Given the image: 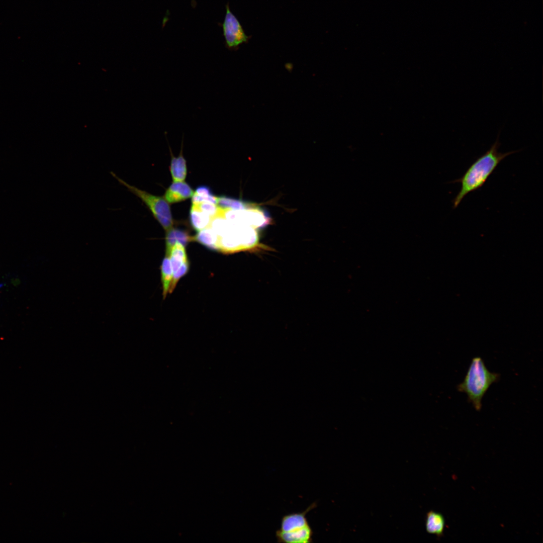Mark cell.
Returning <instances> with one entry per match:
<instances>
[{"label":"cell","mask_w":543,"mask_h":543,"mask_svg":"<svg viewBox=\"0 0 543 543\" xmlns=\"http://www.w3.org/2000/svg\"><path fill=\"white\" fill-rule=\"evenodd\" d=\"M499 137V134L489 149L478 157L461 178L452 182L461 184L459 192L452 201L453 208H456L469 193L481 188L505 157L519 151L518 150L504 153L499 152L500 146Z\"/></svg>","instance_id":"1"},{"label":"cell","mask_w":543,"mask_h":543,"mask_svg":"<svg viewBox=\"0 0 543 543\" xmlns=\"http://www.w3.org/2000/svg\"><path fill=\"white\" fill-rule=\"evenodd\" d=\"M500 377L499 374L491 372L487 369L481 357L476 356L472 359L463 381L457 386V390L466 394L476 410L480 411L484 396Z\"/></svg>","instance_id":"2"},{"label":"cell","mask_w":543,"mask_h":543,"mask_svg":"<svg viewBox=\"0 0 543 543\" xmlns=\"http://www.w3.org/2000/svg\"><path fill=\"white\" fill-rule=\"evenodd\" d=\"M111 175L127 190L139 198L147 207L154 217L166 231L172 227L173 224L170 206L164 198L152 195L145 191L132 186L118 176L114 172Z\"/></svg>","instance_id":"3"},{"label":"cell","mask_w":543,"mask_h":543,"mask_svg":"<svg viewBox=\"0 0 543 543\" xmlns=\"http://www.w3.org/2000/svg\"><path fill=\"white\" fill-rule=\"evenodd\" d=\"M223 35L226 46L229 48H235L246 42L249 37L236 16L232 13L228 5L226 6V14L222 24Z\"/></svg>","instance_id":"4"},{"label":"cell","mask_w":543,"mask_h":543,"mask_svg":"<svg viewBox=\"0 0 543 543\" xmlns=\"http://www.w3.org/2000/svg\"><path fill=\"white\" fill-rule=\"evenodd\" d=\"M316 506V503H313L302 512L293 513L284 516L279 530L286 532H292L300 530L309 525L306 514Z\"/></svg>","instance_id":"5"},{"label":"cell","mask_w":543,"mask_h":543,"mask_svg":"<svg viewBox=\"0 0 543 543\" xmlns=\"http://www.w3.org/2000/svg\"><path fill=\"white\" fill-rule=\"evenodd\" d=\"M194 192L187 183L173 182L165 191L164 198L168 203H177L192 197Z\"/></svg>","instance_id":"6"},{"label":"cell","mask_w":543,"mask_h":543,"mask_svg":"<svg viewBox=\"0 0 543 543\" xmlns=\"http://www.w3.org/2000/svg\"><path fill=\"white\" fill-rule=\"evenodd\" d=\"M313 530L310 525L292 532H283L278 529L276 536L279 542L310 543L312 542Z\"/></svg>","instance_id":"7"},{"label":"cell","mask_w":543,"mask_h":543,"mask_svg":"<svg viewBox=\"0 0 543 543\" xmlns=\"http://www.w3.org/2000/svg\"><path fill=\"white\" fill-rule=\"evenodd\" d=\"M425 529L426 531L438 537L441 536L445 527V520L443 516L440 513L432 510L428 512L425 518Z\"/></svg>","instance_id":"8"},{"label":"cell","mask_w":543,"mask_h":543,"mask_svg":"<svg viewBox=\"0 0 543 543\" xmlns=\"http://www.w3.org/2000/svg\"><path fill=\"white\" fill-rule=\"evenodd\" d=\"M169 168L173 182H182L185 179L187 168L186 159L182 153V147L177 157L172 155Z\"/></svg>","instance_id":"9"},{"label":"cell","mask_w":543,"mask_h":543,"mask_svg":"<svg viewBox=\"0 0 543 543\" xmlns=\"http://www.w3.org/2000/svg\"><path fill=\"white\" fill-rule=\"evenodd\" d=\"M166 232L165 237L166 254H168L170 248L175 242H179L185 246L190 241L194 240L193 237L190 236L189 233L182 229L172 228V227Z\"/></svg>","instance_id":"10"},{"label":"cell","mask_w":543,"mask_h":543,"mask_svg":"<svg viewBox=\"0 0 543 543\" xmlns=\"http://www.w3.org/2000/svg\"><path fill=\"white\" fill-rule=\"evenodd\" d=\"M212 218L207 214L200 210L194 203L190 211V221L193 228L199 231L209 226Z\"/></svg>","instance_id":"11"},{"label":"cell","mask_w":543,"mask_h":543,"mask_svg":"<svg viewBox=\"0 0 543 543\" xmlns=\"http://www.w3.org/2000/svg\"><path fill=\"white\" fill-rule=\"evenodd\" d=\"M193 239L209 248L218 250V236L210 226L199 231Z\"/></svg>","instance_id":"12"},{"label":"cell","mask_w":543,"mask_h":543,"mask_svg":"<svg viewBox=\"0 0 543 543\" xmlns=\"http://www.w3.org/2000/svg\"><path fill=\"white\" fill-rule=\"evenodd\" d=\"M168 255L172 273L176 270L184 262L188 260L185 246L179 242H175L170 248Z\"/></svg>","instance_id":"13"},{"label":"cell","mask_w":543,"mask_h":543,"mask_svg":"<svg viewBox=\"0 0 543 543\" xmlns=\"http://www.w3.org/2000/svg\"><path fill=\"white\" fill-rule=\"evenodd\" d=\"M161 282L163 288V297L164 299L168 292L172 277V270L168 254H165L161 266Z\"/></svg>","instance_id":"14"},{"label":"cell","mask_w":543,"mask_h":543,"mask_svg":"<svg viewBox=\"0 0 543 543\" xmlns=\"http://www.w3.org/2000/svg\"><path fill=\"white\" fill-rule=\"evenodd\" d=\"M193 203L209 202L217 204L218 197L214 196L209 187L206 186L198 187L192 196Z\"/></svg>","instance_id":"15"},{"label":"cell","mask_w":543,"mask_h":543,"mask_svg":"<svg viewBox=\"0 0 543 543\" xmlns=\"http://www.w3.org/2000/svg\"><path fill=\"white\" fill-rule=\"evenodd\" d=\"M217 205L224 209H239L246 208L249 204L240 200L232 199L225 196L218 197Z\"/></svg>","instance_id":"16"},{"label":"cell","mask_w":543,"mask_h":543,"mask_svg":"<svg viewBox=\"0 0 543 543\" xmlns=\"http://www.w3.org/2000/svg\"><path fill=\"white\" fill-rule=\"evenodd\" d=\"M189 269V262L188 260L184 262L176 270L173 272L172 277L169 286L168 292L171 293L175 288L178 280L185 275Z\"/></svg>","instance_id":"17"},{"label":"cell","mask_w":543,"mask_h":543,"mask_svg":"<svg viewBox=\"0 0 543 543\" xmlns=\"http://www.w3.org/2000/svg\"><path fill=\"white\" fill-rule=\"evenodd\" d=\"M194 204L200 210L209 215L212 218L219 214L220 208L216 204L209 202H202Z\"/></svg>","instance_id":"18"}]
</instances>
